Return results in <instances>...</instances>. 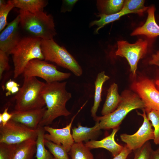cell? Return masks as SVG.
<instances>
[{"mask_svg":"<svg viewBox=\"0 0 159 159\" xmlns=\"http://www.w3.org/2000/svg\"><path fill=\"white\" fill-rule=\"evenodd\" d=\"M67 83V82L59 81L45 83L42 94L47 110L39 125L48 126L57 118L71 114L66 106V103L72 97L71 94L66 90Z\"/></svg>","mask_w":159,"mask_h":159,"instance_id":"cell-1","label":"cell"},{"mask_svg":"<svg viewBox=\"0 0 159 159\" xmlns=\"http://www.w3.org/2000/svg\"><path fill=\"white\" fill-rule=\"evenodd\" d=\"M121 99L117 108L113 112L105 116L97 117L94 119L99 121L100 130H109L118 127L127 114L135 109H145L143 101L135 92L128 90L123 91Z\"/></svg>","mask_w":159,"mask_h":159,"instance_id":"cell-2","label":"cell"},{"mask_svg":"<svg viewBox=\"0 0 159 159\" xmlns=\"http://www.w3.org/2000/svg\"><path fill=\"white\" fill-rule=\"evenodd\" d=\"M21 27L32 36L42 39H53L57 34L53 16L41 11L32 13L20 10Z\"/></svg>","mask_w":159,"mask_h":159,"instance_id":"cell-3","label":"cell"},{"mask_svg":"<svg viewBox=\"0 0 159 159\" xmlns=\"http://www.w3.org/2000/svg\"><path fill=\"white\" fill-rule=\"evenodd\" d=\"M42 39L33 36L21 39L11 51L14 65V77L23 74L27 64L34 59H44L41 48Z\"/></svg>","mask_w":159,"mask_h":159,"instance_id":"cell-4","label":"cell"},{"mask_svg":"<svg viewBox=\"0 0 159 159\" xmlns=\"http://www.w3.org/2000/svg\"><path fill=\"white\" fill-rule=\"evenodd\" d=\"M45 84L36 77H24L22 86L14 97L15 110L23 111L43 108L46 104L42 93Z\"/></svg>","mask_w":159,"mask_h":159,"instance_id":"cell-5","label":"cell"},{"mask_svg":"<svg viewBox=\"0 0 159 159\" xmlns=\"http://www.w3.org/2000/svg\"><path fill=\"white\" fill-rule=\"evenodd\" d=\"M41 48L45 60L54 62L70 70L77 76L82 74V69L74 57L64 47L58 44L53 39H42Z\"/></svg>","mask_w":159,"mask_h":159,"instance_id":"cell-6","label":"cell"},{"mask_svg":"<svg viewBox=\"0 0 159 159\" xmlns=\"http://www.w3.org/2000/svg\"><path fill=\"white\" fill-rule=\"evenodd\" d=\"M43 60L36 59L29 61L24 69V77H38L44 80L46 83H50L59 82L71 76L70 73L59 71L56 66Z\"/></svg>","mask_w":159,"mask_h":159,"instance_id":"cell-7","label":"cell"},{"mask_svg":"<svg viewBox=\"0 0 159 159\" xmlns=\"http://www.w3.org/2000/svg\"><path fill=\"white\" fill-rule=\"evenodd\" d=\"M38 129L30 128L10 120L4 126L0 125V143L17 144L29 139L36 140Z\"/></svg>","mask_w":159,"mask_h":159,"instance_id":"cell-8","label":"cell"},{"mask_svg":"<svg viewBox=\"0 0 159 159\" xmlns=\"http://www.w3.org/2000/svg\"><path fill=\"white\" fill-rule=\"evenodd\" d=\"M148 44L147 40L142 39H138L134 44L123 40L117 42L118 49L115 52V55L127 59L134 77L136 75L138 62L146 54Z\"/></svg>","mask_w":159,"mask_h":159,"instance_id":"cell-9","label":"cell"},{"mask_svg":"<svg viewBox=\"0 0 159 159\" xmlns=\"http://www.w3.org/2000/svg\"><path fill=\"white\" fill-rule=\"evenodd\" d=\"M131 88L144 102L146 112L152 110H159V91L152 80L141 77L134 81Z\"/></svg>","mask_w":159,"mask_h":159,"instance_id":"cell-10","label":"cell"},{"mask_svg":"<svg viewBox=\"0 0 159 159\" xmlns=\"http://www.w3.org/2000/svg\"><path fill=\"white\" fill-rule=\"evenodd\" d=\"M142 110L143 114L138 112V114L143 118V124L138 130L132 135L123 133L120 135L121 140L132 151L140 148L146 142L154 139V130L152 124L147 118L145 109Z\"/></svg>","mask_w":159,"mask_h":159,"instance_id":"cell-11","label":"cell"},{"mask_svg":"<svg viewBox=\"0 0 159 159\" xmlns=\"http://www.w3.org/2000/svg\"><path fill=\"white\" fill-rule=\"evenodd\" d=\"M20 22L19 14L7 25L0 34V50L8 55L17 45L20 38L19 26Z\"/></svg>","mask_w":159,"mask_h":159,"instance_id":"cell-12","label":"cell"},{"mask_svg":"<svg viewBox=\"0 0 159 159\" xmlns=\"http://www.w3.org/2000/svg\"><path fill=\"white\" fill-rule=\"evenodd\" d=\"M78 113V112L73 117L70 122L63 128L57 129L48 126H44L45 131L49 133L44 134V139L55 144L62 145L67 153L69 152L74 143L71 133V129L74 119Z\"/></svg>","mask_w":159,"mask_h":159,"instance_id":"cell-13","label":"cell"},{"mask_svg":"<svg viewBox=\"0 0 159 159\" xmlns=\"http://www.w3.org/2000/svg\"><path fill=\"white\" fill-rule=\"evenodd\" d=\"M46 110L45 107L41 109L23 111L15 110L11 113L12 115L11 120L30 128L36 130Z\"/></svg>","mask_w":159,"mask_h":159,"instance_id":"cell-14","label":"cell"},{"mask_svg":"<svg viewBox=\"0 0 159 159\" xmlns=\"http://www.w3.org/2000/svg\"><path fill=\"white\" fill-rule=\"evenodd\" d=\"M119 129L118 127L113 129L110 135L101 140H92L86 142L85 145L90 149L99 148L105 149L114 157L119 154L124 148L117 143L115 140V135Z\"/></svg>","mask_w":159,"mask_h":159,"instance_id":"cell-15","label":"cell"},{"mask_svg":"<svg viewBox=\"0 0 159 159\" xmlns=\"http://www.w3.org/2000/svg\"><path fill=\"white\" fill-rule=\"evenodd\" d=\"M155 10L154 6L148 7L147 10L148 16L146 22L142 26L135 30L131 33V36L144 35L152 38L159 35V26L155 19Z\"/></svg>","mask_w":159,"mask_h":159,"instance_id":"cell-16","label":"cell"},{"mask_svg":"<svg viewBox=\"0 0 159 159\" xmlns=\"http://www.w3.org/2000/svg\"><path fill=\"white\" fill-rule=\"evenodd\" d=\"M99 121H96L95 125L92 127H87L79 124L77 127L72 130V136L75 143H86L90 140H94L100 134V129L99 127Z\"/></svg>","mask_w":159,"mask_h":159,"instance_id":"cell-17","label":"cell"},{"mask_svg":"<svg viewBox=\"0 0 159 159\" xmlns=\"http://www.w3.org/2000/svg\"><path fill=\"white\" fill-rule=\"evenodd\" d=\"M121 99V96L118 92L117 84L115 83L112 84L107 90L106 98L101 111L102 116L107 115L115 110Z\"/></svg>","mask_w":159,"mask_h":159,"instance_id":"cell-18","label":"cell"},{"mask_svg":"<svg viewBox=\"0 0 159 159\" xmlns=\"http://www.w3.org/2000/svg\"><path fill=\"white\" fill-rule=\"evenodd\" d=\"M36 141L29 139L17 144L12 159H32L36 151Z\"/></svg>","mask_w":159,"mask_h":159,"instance_id":"cell-19","label":"cell"},{"mask_svg":"<svg viewBox=\"0 0 159 159\" xmlns=\"http://www.w3.org/2000/svg\"><path fill=\"white\" fill-rule=\"evenodd\" d=\"M14 8L32 13L43 11L48 4L46 0H9Z\"/></svg>","mask_w":159,"mask_h":159,"instance_id":"cell-20","label":"cell"},{"mask_svg":"<svg viewBox=\"0 0 159 159\" xmlns=\"http://www.w3.org/2000/svg\"><path fill=\"white\" fill-rule=\"evenodd\" d=\"M110 79V77L106 75L105 72L102 71L99 73L95 82V91L94 102L92 107L91 112V116L95 119L96 117V112L101 101V93L104 83Z\"/></svg>","mask_w":159,"mask_h":159,"instance_id":"cell-21","label":"cell"},{"mask_svg":"<svg viewBox=\"0 0 159 159\" xmlns=\"http://www.w3.org/2000/svg\"><path fill=\"white\" fill-rule=\"evenodd\" d=\"M123 0H97V5L101 13L110 15L117 13L122 9L125 2Z\"/></svg>","mask_w":159,"mask_h":159,"instance_id":"cell-22","label":"cell"},{"mask_svg":"<svg viewBox=\"0 0 159 159\" xmlns=\"http://www.w3.org/2000/svg\"><path fill=\"white\" fill-rule=\"evenodd\" d=\"M130 13H141L139 11H130L122 9L119 12L113 14L107 15L99 14L97 16L100 17V19L92 22L90 24V26H91L95 25H97L98 28L96 30V32L98 33L99 30L103 27L106 24L118 20L121 16Z\"/></svg>","mask_w":159,"mask_h":159,"instance_id":"cell-23","label":"cell"},{"mask_svg":"<svg viewBox=\"0 0 159 159\" xmlns=\"http://www.w3.org/2000/svg\"><path fill=\"white\" fill-rule=\"evenodd\" d=\"M37 129L38 135L36 141V159H54L51 153L45 148L44 137L45 130L44 127L39 125Z\"/></svg>","mask_w":159,"mask_h":159,"instance_id":"cell-24","label":"cell"},{"mask_svg":"<svg viewBox=\"0 0 159 159\" xmlns=\"http://www.w3.org/2000/svg\"><path fill=\"white\" fill-rule=\"evenodd\" d=\"M90 150L82 142L74 143L69 151L71 159H94Z\"/></svg>","mask_w":159,"mask_h":159,"instance_id":"cell-25","label":"cell"},{"mask_svg":"<svg viewBox=\"0 0 159 159\" xmlns=\"http://www.w3.org/2000/svg\"><path fill=\"white\" fill-rule=\"evenodd\" d=\"M44 144L53 155L54 159H69L67 152L61 145L55 144L44 139Z\"/></svg>","mask_w":159,"mask_h":159,"instance_id":"cell-26","label":"cell"},{"mask_svg":"<svg viewBox=\"0 0 159 159\" xmlns=\"http://www.w3.org/2000/svg\"><path fill=\"white\" fill-rule=\"evenodd\" d=\"M14 8L9 0L6 3L5 1L0 0V32H1L6 25L8 24L7 18L8 14Z\"/></svg>","mask_w":159,"mask_h":159,"instance_id":"cell-27","label":"cell"},{"mask_svg":"<svg viewBox=\"0 0 159 159\" xmlns=\"http://www.w3.org/2000/svg\"><path fill=\"white\" fill-rule=\"evenodd\" d=\"M146 113L148 118L154 128V142L159 145V110H152Z\"/></svg>","mask_w":159,"mask_h":159,"instance_id":"cell-28","label":"cell"},{"mask_svg":"<svg viewBox=\"0 0 159 159\" xmlns=\"http://www.w3.org/2000/svg\"><path fill=\"white\" fill-rule=\"evenodd\" d=\"M144 0H125L122 9L130 11H139L142 13L147 10L148 7L144 6Z\"/></svg>","mask_w":159,"mask_h":159,"instance_id":"cell-29","label":"cell"},{"mask_svg":"<svg viewBox=\"0 0 159 159\" xmlns=\"http://www.w3.org/2000/svg\"><path fill=\"white\" fill-rule=\"evenodd\" d=\"M153 150L151 144L148 141L141 147L134 151V159H150Z\"/></svg>","mask_w":159,"mask_h":159,"instance_id":"cell-30","label":"cell"},{"mask_svg":"<svg viewBox=\"0 0 159 159\" xmlns=\"http://www.w3.org/2000/svg\"><path fill=\"white\" fill-rule=\"evenodd\" d=\"M16 145L0 143V159H12Z\"/></svg>","mask_w":159,"mask_h":159,"instance_id":"cell-31","label":"cell"},{"mask_svg":"<svg viewBox=\"0 0 159 159\" xmlns=\"http://www.w3.org/2000/svg\"><path fill=\"white\" fill-rule=\"evenodd\" d=\"M8 55L4 52L0 50V79L2 77L3 72L9 67Z\"/></svg>","mask_w":159,"mask_h":159,"instance_id":"cell-32","label":"cell"},{"mask_svg":"<svg viewBox=\"0 0 159 159\" xmlns=\"http://www.w3.org/2000/svg\"><path fill=\"white\" fill-rule=\"evenodd\" d=\"M77 1V0H63L61 12L65 13L71 11L73 6Z\"/></svg>","mask_w":159,"mask_h":159,"instance_id":"cell-33","label":"cell"},{"mask_svg":"<svg viewBox=\"0 0 159 159\" xmlns=\"http://www.w3.org/2000/svg\"><path fill=\"white\" fill-rule=\"evenodd\" d=\"M8 107L6 108L3 112L0 114V125L4 126L11 119L12 115L8 112Z\"/></svg>","mask_w":159,"mask_h":159,"instance_id":"cell-34","label":"cell"},{"mask_svg":"<svg viewBox=\"0 0 159 159\" xmlns=\"http://www.w3.org/2000/svg\"><path fill=\"white\" fill-rule=\"evenodd\" d=\"M132 152L125 145L121 152L114 157L113 159H126L128 155Z\"/></svg>","mask_w":159,"mask_h":159,"instance_id":"cell-35","label":"cell"},{"mask_svg":"<svg viewBox=\"0 0 159 159\" xmlns=\"http://www.w3.org/2000/svg\"><path fill=\"white\" fill-rule=\"evenodd\" d=\"M19 86V85L16 82L12 80L11 79L9 80L6 82L5 85L6 89L7 91L5 94L6 96H9L11 94V91L15 86Z\"/></svg>","mask_w":159,"mask_h":159,"instance_id":"cell-36","label":"cell"},{"mask_svg":"<svg viewBox=\"0 0 159 159\" xmlns=\"http://www.w3.org/2000/svg\"><path fill=\"white\" fill-rule=\"evenodd\" d=\"M149 63L150 64L156 65L159 67V51L152 55Z\"/></svg>","mask_w":159,"mask_h":159,"instance_id":"cell-37","label":"cell"},{"mask_svg":"<svg viewBox=\"0 0 159 159\" xmlns=\"http://www.w3.org/2000/svg\"><path fill=\"white\" fill-rule=\"evenodd\" d=\"M150 159H159V153L153 150Z\"/></svg>","mask_w":159,"mask_h":159,"instance_id":"cell-38","label":"cell"},{"mask_svg":"<svg viewBox=\"0 0 159 159\" xmlns=\"http://www.w3.org/2000/svg\"><path fill=\"white\" fill-rule=\"evenodd\" d=\"M155 84L159 89V80H157L155 81Z\"/></svg>","mask_w":159,"mask_h":159,"instance_id":"cell-39","label":"cell"},{"mask_svg":"<svg viewBox=\"0 0 159 159\" xmlns=\"http://www.w3.org/2000/svg\"><path fill=\"white\" fill-rule=\"evenodd\" d=\"M155 151L159 153V147Z\"/></svg>","mask_w":159,"mask_h":159,"instance_id":"cell-40","label":"cell"}]
</instances>
